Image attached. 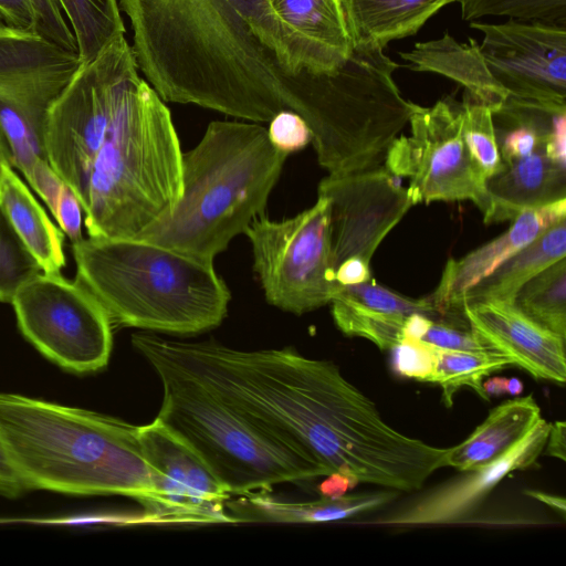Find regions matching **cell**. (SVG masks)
<instances>
[{
  "label": "cell",
  "instance_id": "cell-1",
  "mask_svg": "<svg viewBox=\"0 0 566 566\" xmlns=\"http://www.w3.org/2000/svg\"><path fill=\"white\" fill-rule=\"evenodd\" d=\"M139 71L163 101L270 122L296 87L279 53L273 0H117Z\"/></svg>",
  "mask_w": 566,
  "mask_h": 566
},
{
  "label": "cell",
  "instance_id": "cell-2",
  "mask_svg": "<svg viewBox=\"0 0 566 566\" xmlns=\"http://www.w3.org/2000/svg\"><path fill=\"white\" fill-rule=\"evenodd\" d=\"M0 437L28 486L154 502L138 426L82 408L0 392Z\"/></svg>",
  "mask_w": 566,
  "mask_h": 566
},
{
  "label": "cell",
  "instance_id": "cell-3",
  "mask_svg": "<svg viewBox=\"0 0 566 566\" xmlns=\"http://www.w3.org/2000/svg\"><path fill=\"white\" fill-rule=\"evenodd\" d=\"M137 65L93 163L84 209L88 237L135 239L174 212L182 153L168 107Z\"/></svg>",
  "mask_w": 566,
  "mask_h": 566
},
{
  "label": "cell",
  "instance_id": "cell-4",
  "mask_svg": "<svg viewBox=\"0 0 566 566\" xmlns=\"http://www.w3.org/2000/svg\"><path fill=\"white\" fill-rule=\"evenodd\" d=\"M287 155L263 126L210 123L199 144L182 153V192L174 212L135 239L213 263L263 213Z\"/></svg>",
  "mask_w": 566,
  "mask_h": 566
},
{
  "label": "cell",
  "instance_id": "cell-5",
  "mask_svg": "<svg viewBox=\"0 0 566 566\" xmlns=\"http://www.w3.org/2000/svg\"><path fill=\"white\" fill-rule=\"evenodd\" d=\"M76 277L113 325L197 334L220 325L230 292L213 263L139 239L72 243Z\"/></svg>",
  "mask_w": 566,
  "mask_h": 566
},
{
  "label": "cell",
  "instance_id": "cell-6",
  "mask_svg": "<svg viewBox=\"0 0 566 566\" xmlns=\"http://www.w3.org/2000/svg\"><path fill=\"white\" fill-rule=\"evenodd\" d=\"M142 356L161 384L157 418L202 457L230 495L270 491L275 484L331 473L168 360L149 353Z\"/></svg>",
  "mask_w": 566,
  "mask_h": 566
},
{
  "label": "cell",
  "instance_id": "cell-7",
  "mask_svg": "<svg viewBox=\"0 0 566 566\" xmlns=\"http://www.w3.org/2000/svg\"><path fill=\"white\" fill-rule=\"evenodd\" d=\"M385 48L356 43L335 71L314 77L297 113L331 176L376 170L409 123L415 103L398 88Z\"/></svg>",
  "mask_w": 566,
  "mask_h": 566
},
{
  "label": "cell",
  "instance_id": "cell-8",
  "mask_svg": "<svg viewBox=\"0 0 566 566\" xmlns=\"http://www.w3.org/2000/svg\"><path fill=\"white\" fill-rule=\"evenodd\" d=\"M137 65L125 36L81 64L51 105L43 128L46 159L77 196L83 211L96 154L116 111L124 81Z\"/></svg>",
  "mask_w": 566,
  "mask_h": 566
},
{
  "label": "cell",
  "instance_id": "cell-9",
  "mask_svg": "<svg viewBox=\"0 0 566 566\" xmlns=\"http://www.w3.org/2000/svg\"><path fill=\"white\" fill-rule=\"evenodd\" d=\"M244 234L271 305L301 315L331 303L339 291L332 269L326 197L318 196L311 208L282 221L261 213Z\"/></svg>",
  "mask_w": 566,
  "mask_h": 566
},
{
  "label": "cell",
  "instance_id": "cell-10",
  "mask_svg": "<svg viewBox=\"0 0 566 566\" xmlns=\"http://www.w3.org/2000/svg\"><path fill=\"white\" fill-rule=\"evenodd\" d=\"M10 303L24 338L61 368L91 374L107 366L113 324L78 281L40 271L17 286Z\"/></svg>",
  "mask_w": 566,
  "mask_h": 566
},
{
  "label": "cell",
  "instance_id": "cell-11",
  "mask_svg": "<svg viewBox=\"0 0 566 566\" xmlns=\"http://www.w3.org/2000/svg\"><path fill=\"white\" fill-rule=\"evenodd\" d=\"M409 124L410 136L394 142L384 166L409 179L412 203L470 200L484 217L490 209L488 179L463 139L460 103L446 98L430 107L416 104Z\"/></svg>",
  "mask_w": 566,
  "mask_h": 566
},
{
  "label": "cell",
  "instance_id": "cell-12",
  "mask_svg": "<svg viewBox=\"0 0 566 566\" xmlns=\"http://www.w3.org/2000/svg\"><path fill=\"white\" fill-rule=\"evenodd\" d=\"M485 66L507 97L566 112V28L507 20L470 22Z\"/></svg>",
  "mask_w": 566,
  "mask_h": 566
},
{
  "label": "cell",
  "instance_id": "cell-13",
  "mask_svg": "<svg viewBox=\"0 0 566 566\" xmlns=\"http://www.w3.org/2000/svg\"><path fill=\"white\" fill-rule=\"evenodd\" d=\"M143 454L149 465L155 499L145 510L158 522L227 523L230 499L202 457L157 417L138 426Z\"/></svg>",
  "mask_w": 566,
  "mask_h": 566
},
{
  "label": "cell",
  "instance_id": "cell-14",
  "mask_svg": "<svg viewBox=\"0 0 566 566\" xmlns=\"http://www.w3.org/2000/svg\"><path fill=\"white\" fill-rule=\"evenodd\" d=\"M318 196L329 201L333 273L349 258L367 263L389 232L413 206L397 176L376 170L323 178Z\"/></svg>",
  "mask_w": 566,
  "mask_h": 566
},
{
  "label": "cell",
  "instance_id": "cell-15",
  "mask_svg": "<svg viewBox=\"0 0 566 566\" xmlns=\"http://www.w3.org/2000/svg\"><path fill=\"white\" fill-rule=\"evenodd\" d=\"M272 14L282 67L297 90V113L313 76L339 67L353 38L339 0H273Z\"/></svg>",
  "mask_w": 566,
  "mask_h": 566
},
{
  "label": "cell",
  "instance_id": "cell-16",
  "mask_svg": "<svg viewBox=\"0 0 566 566\" xmlns=\"http://www.w3.org/2000/svg\"><path fill=\"white\" fill-rule=\"evenodd\" d=\"M551 423L539 418L506 453L491 463L436 486L369 524L412 527L469 521L489 493L510 473L532 467L544 451Z\"/></svg>",
  "mask_w": 566,
  "mask_h": 566
},
{
  "label": "cell",
  "instance_id": "cell-17",
  "mask_svg": "<svg viewBox=\"0 0 566 566\" xmlns=\"http://www.w3.org/2000/svg\"><path fill=\"white\" fill-rule=\"evenodd\" d=\"M462 314L475 335L515 366L536 379L565 384V339L530 319L511 302H472L463 305Z\"/></svg>",
  "mask_w": 566,
  "mask_h": 566
},
{
  "label": "cell",
  "instance_id": "cell-18",
  "mask_svg": "<svg viewBox=\"0 0 566 566\" xmlns=\"http://www.w3.org/2000/svg\"><path fill=\"white\" fill-rule=\"evenodd\" d=\"M565 219L566 198L524 210L499 237L460 259H450L437 289L428 296L440 318L465 322L461 308L465 293L553 224Z\"/></svg>",
  "mask_w": 566,
  "mask_h": 566
},
{
  "label": "cell",
  "instance_id": "cell-19",
  "mask_svg": "<svg viewBox=\"0 0 566 566\" xmlns=\"http://www.w3.org/2000/svg\"><path fill=\"white\" fill-rule=\"evenodd\" d=\"M490 198L485 223L515 219L527 209L566 198V167L553 161L544 147L504 164L486 180Z\"/></svg>",
  "mask_w": 566,
  "mask_h": 566
},
{
  "label": "cell",
  "instance_id": "cell-20",
  "mask_svg": "<svg viewBox=\"0 0 566 566\" xmlns=\"http://www.w3.org/2000/svg\"><path fill=\"white\" fill-rule=\"evenodd\" d=\"M0 212L20 244L44 273L65 265L63 232L56 228L10 163L0 169Z\"/></svg>",
  "mask_w": 566,
  "mask_h": 566
},
{
  "label": "cell",
  "instance_id": "cell-21",
  "mask_svg": "<svg viewBox=\"0 0 566 566\" xmlns=\"http://www.w3.org/2000/svg\"><path fill=\"white\" fill-rule=\"evenodd\" d=\"M268 491L241 495L228 504L233 521H265L283 523H327L350 518L387 504L397 491H376L339 497L322 496L308 502H284L266 494Z\"/></svg>",
  "mask_w": 566,
  "mask_h": 566
},
{
  "label": "cell",
  "instance_id": "cell-22",
  "mask_svg": "<svg viewBox=\"0 0 566 566\" xmlns=\"http://www.w3.org/2000/svg\"><path fill=\"white\" fill-rule=\"evenodd\" d=\"M400 56L413 71L437 73L459 83L465 93L490 106L492 112L507 98L490 75L479 44L472 39L470 43H460L444 34L418 42L410 51L400 52Z\"/></svg>",
  "mask_w": 566,
  "mask_h": 566
},
{
  "label": "cell",
  "instance_id": "cell-23",
  "mask_svg": "<svg viewBox=\"0 0 566 566\" xmlns=\"http://www.w3.org/2000/svg\"><path fill=\"white\" fill-rule=\"evenodd\" d=\"M539 418L541 409L531 395L499 405L465 440L447 449L446 467L464 472L491 463L516 444Z\"/></svg>",
  "mask_w": 566,
  "mask_h": 566
},
{
  "label": "cell",
  "instance_id": "cell-24",
  "mask_svg": "<svg viewBox=\"0 0 566 566\" xmlns=\"http://www.w3.org/2000/svg\"><path fill=\"white\" fill-rule=\"evenodd\" d=\"M454 0H339L354 44L386 48L411 36Z\"/></svg>",
  "mask_w": 566,
  "mask_h": 566
},
{
  "label": "cell",
  "instance_id": "cell-25",
  "mask_svg": "<svg viewBox=\"0 0 566 566\" xmlns=\"http://www.w3.org/2000/svg\"><path fill=\"white\" fill-rule=\"evenodd\" d=\"M565 255L566 219L553 224L471 287L462 300L461 308L464 304L486 300L511 302L527 281Z\"/></svg>",
  "mask_w": 566,
  "mask_h": 566
},
{
  "label": "cell",
  "instance_id": "cell-26",
  "mask_svg": "<svg viewBox=\"0 0 566 566\" xmlns=\"http://www.w3.org/2000/svg\"><path fill=\"white\" fill-rule=\"evenodd\" d=\"M66 14L81 63L96 59L125 28L117 0H55Z\"/></svg>",
  "mask_w": 566,
  "mask_h": 566
},
{
  "label": "cell",
  "instance_id": "cell-27",
  "mask_svg": "<svg viewBox=\"0 0 566 566\" xmlns=\"http://www.w3.org/2000/svg\"><path fill=\"white\" fill-rule=\"evenodd\" d=\"M511 303L525 316L566 337V259L553 263L527 281Z\"/></svg>",
  "mask_w": 566,
  "mask_h": 566
},
{
  "label": "cell",
  "instance_id": "cell-28",
  "mask_svg": "<svg viewBox=\"0 0 566 566\" xmlns=\"http://www.w3.org/2000/svg\"><path fill=\"white\" fill-rule=\"evenodd\" d=\"M437 363L432 382L442 387L443 401L452 406L453 396L461 387H470L490 400L483 391L482 382L494 371L513 366V360L504 354L489 349L476 352L446 350L434 348Z\"/></svg>",
  "mask_w": 566,
  "mask_h": 566
},
{
  "label": "cell",
  "instance_id": "cell-29",
  "mask_svg": "<svg viewBox=\"0 0 566 566\" xmlns=\"http://www.w3.org/2000/svg\"><path fill=\"white\" fill-rule=\"evenodd\" d=\"M331 304L334 322L343 334L366 338L380 349H391L403 340V324L408 316L360 303L339 291Z\"/></svg>",
  "mask_w": 566,
  "mask_h": 566
},
{
  "label": "cell",
  "instance_id": "cell-30",
  "mask_svg": "<svg viewBox=\"0 0 566 566\" xmlns=\"http://www.w3.org/2000/svg\"><path fill=\"white\" fill-rule=\"evenodd\" d=\"M462 135L471 158L489 179L504 168L493 123V112L486 104L464 92L460 103Z\"/></svg>",
  "mask_w": 566,
  "mask_h": 566
},
{
  "label": "cell",
  "instance_id": "cell-31",
  "mask_svg": "<svg viewBox=\"0 0 566 566\" xmlns=\"http://www.w3.org/2000/svg\"><path fill=\"white\" fill-rule=\"evenodd\" d=\"M461 18L507 17L520 22H538L566 28V0H454Z\"/></svg>",
  "mask_w": 566,
  "mask_h": 566
},
{
  "label": "cell",
  "instance_id": "cell-32",
  "mask_svg": "<svg viewBox=\"0 0 566 566\" xmlns=\"http://www.w3.org/2000/svg\"><path fill=\"white\" fill-rule=\"evenodd\" d=\"M40 271L0 212V302L10 303L17 286Z\"/></svg>",
  "mask_w": 566,
  "mask_h": 566
},
{
  "label": "cell",
  "instance_id": "cell-33",
  "mask_svg": "<svg viewBox=\"0 0 566 566\" xmlns=\"http://www.w3.org/2000/svg\"><path fill=\"white\" fill-rule=\"evenodd\" d=\"M391 349L392 368L398 375L432 382L437 363L434 347L420 340L405 339Z\"/></svg>",
  "mask_w": 566,
  "mask_h": 566
},
{
  "label": "cell",
  "instance_id": "cell-34",
  "mask_svg": "<svg viewBox=\"0 0 566 566\" xmlns=\"http://www.w3.org/2000/svg\"><path fill=\"white\" fill-rule=\"evenodd\" d=\"M420 342L446 350L476 352L490 348L468 324L450 321H433Z\"/></svg>",
  "mask_w": 566,
  "mask_h": 566
},
{
  "label": "cell",
  "instance_id": "cell-35",
  "mask_svg": "<svg viewBox=\"0 0 566 566\" xmlns=\"http://www.w3.org/2000/svg\"><path fill=\"white\" fill-rule=\"evenodd\" d=\"M266 132L271 144L286 154L306 147L312 140L305 120L291 111H281L274 115Z\"/></svg>",
  "mask_w": 566,
  "mask_h": 566
},
{
  "label": "cell",
  "instance_id": "cell-36",
  "mask_svg": "<svg viewBox=\"0 0 566 566\" xmlns=\"http://www.w3.org/2000/svg\"><path fill=\"white\" fill-rule=\"evenodd\" d=\"M63 234L73 242L82 237L83 208L74 191L65 184L51 212Z\"/></svg>",
  "mask_w": 566,
  "mask_h": 566
},
{
  "label": "cell",
  "instance_id": "cell-37",
  "mask_svg": "<svg viewBox=\"0 0 566 566\" xmlns=\"http://www.w3.org/2000/svg\"><path fill=\"white\" fill-rule=\"evenodd\" d=\"M25 180L52 212L65 182L55 172L49 161L41 160L38 163L25 177Z\"/></svg>",
  "mask_w": 566,
  "mask_h": 566
},
{
  "label": "cell",
  "instance_id": "cell-38",
  "mask_svg": "<svg viewBox=\"0 0 566 566\" xmlns=\"http://www.w3.org/2000/svg\"><path fill=\"white\" fill-rule=\"evenodd\" d=\"M0 15L14 28L34 29L35 15L31 0H0Z\"/></svg>",
  "mask_w": 566,
  "mask_h": 566
},
{
  "label": "cell",
  "instance_id": "cell-39",
  "mask_svg": "<svg viewBox=\"0 0 566 566\" xmlns=\"http://www.w3.org/2000/svg\"><path fill=\"white\" fill-rule=\"evenodd\" d=\"M28 490V486L10 461L0 437V496L15 499Z\"/></svg>",
  "mask_w": 566,
  "mask_h": 566
},
{
  "label": "cell",
  "instance_id": "cell-40",
  "mask_svg": "<svg viewBox=\"0 0 566 566\" xmlns=\"http://www.w3.org/2000/svg\"><path fill=\"white\" fill-rule=\"evenodd\" d=\"M544 150L548 158L559 166L566 167V112L554 115L552 130L544 145Z\"/></svg>",
  "mask_w": 566,
  "mask_h": 566
},
{
  "label": "cell",
  "instance_id": "cell-41",
  "mask_svg": "<svg viewBox=\"0 0 566 566\" xmlns=\"http://www.w3.org/2000/svg\"><path fill=\"white\" fill-rule=\"evenodd\" d=\"M334 277L343 286L367 282L371 280L370 263L359 258H349L336 268Z\"/></svg>",
  "mask_w": 566,
  "mask_h": 566
},
{
  "label": "cell",
  "instance_id": "cell-42",
  "mask_svg": "<svg viewBox=\"0 0 566 566\" xmlns=\"http://www.w3.org/2000/svg\"><path fill=\"white\" fill-rule=\"evenodd\" d=\"M325 480L319 484L318 490L322 496L339 497L354 489L359 481L348 474L332 472L324 476Z\"/></svg>",
  "mask_w": 566,
  "mask_h": 566
},
{
  "label": "cell",
  "instance_id": "cell-43",
  "mask_svg": "<svg viewBox=\"0 0 566 566\" xmlns=\"http://www.w3.org/2000/svg\"><path fill=\"white\" fill-rule=\"evenodd\" d=\"M566 424L564 421L551 423V429L544 447L545 454L557 458L562 461L566 460Z\"/></svg>",
  "mask_w": 566,
  "mask_h": 566
},
{
  "label": "cell",
  "instance_id": "cell-44",
  "mask_svg": "<svg viewBox=\"0 0 566 566\" xmlns=\"http://www.w3.org/2000/svg\"><path fill=\"white\" fill-rule=\"evenodd\" d=\"M433 319L423 314L409 315L403 324V340H421Z\"/></svg>",
  "mask_w": 566,
  "mask_h": 566
},
{
  "label": "cell",
  "instance_id": "cell-45",
  "mask_svg": "<svg viewBox=\"0 0 566 566\" xmlns=\"http://www.w3.org/2000/svg\"><path fill=\"white\" fill-rule=\"evenodd\" d=\"M525 493L528 496L548 505L551 509L557 512L563 518H565L566 503L563 496L548 494L543 491L536 490H526Z\"/></svg>",
  "mask_w": 566,
  "mask_h": 566
},
{
  "label": "cell",
  "instance_id": "cell-46",
  "mask_svg": "<svg viewBox=\"0 0 566 566\" xmlns=\"http://www.w3.org/2000/svg\"><path fill=\"white\" fill-rule=\"evenodd\" d=\"M507 378L505 377H492L482 382V388L486 397L490 399L491 396H501L507 394Z\"/></svg>",
  "mask_w": 566,
  "mask_h": 566
},
{
  "label": "cell",
  "instance_id": "cell-47",
  "mask_svg": "<svg viewBox=\"0 0 566 566\" xmlns=\"http://www.w3.org/2000/svg\"><path fill=\"white\" fill-rule=\"evenodd\" d=\"M3 163L11 164V156L9 146L0 128V169Z\"/></svg>",
  "mask_w": 566,
  "mask_h": 566
},
{
  "label": "cell",
  "instance_id": "cell-48",
  "mask_svg": "<svg viewBox=\"0 0 566 566\" xmlns=\"http://www.w3.org/2000/svg\"><path fill=\"white\" fill-rule=\"evenodd\" d=\"M507 394L518 396L523 391V384L518 378H507Z\"/></svg>",
  "mask_w": 566,
  "mask_h": 566
}]
</instances>
